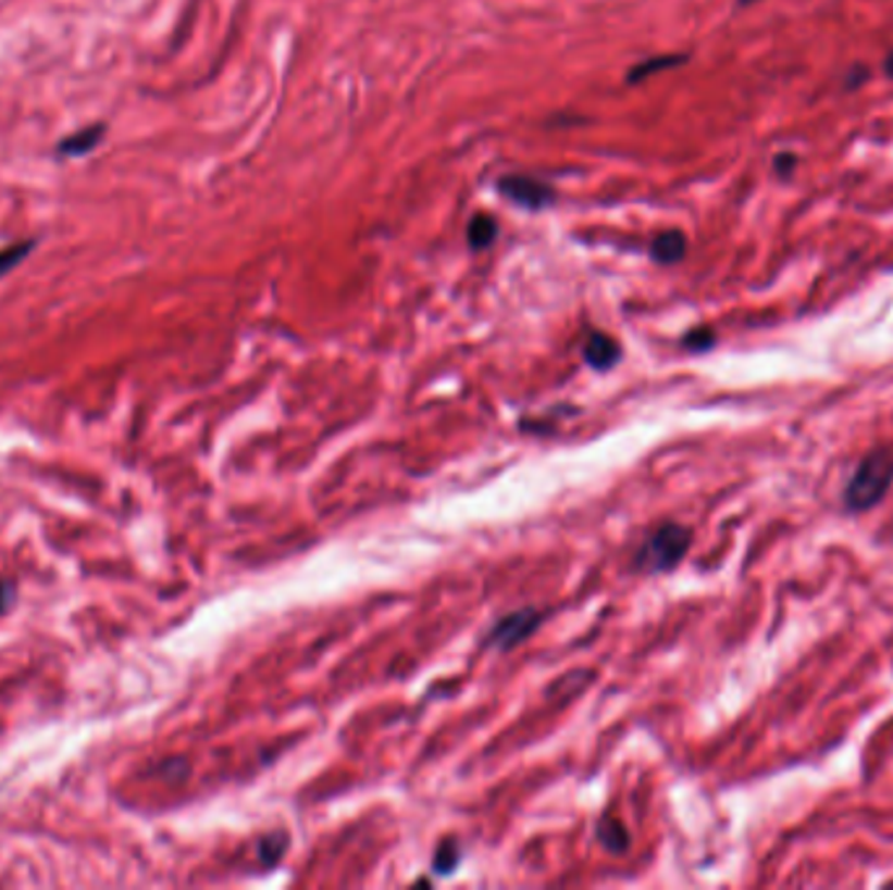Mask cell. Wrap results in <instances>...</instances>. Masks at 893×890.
I'll return each instance as SVG.
<instances>
[{
    "mask_svg": "<svg viewBox=\"0 0 893 890\" xmlns=\"http://www.w3.org/2000/svg\"><path fill=\"white\" fill-rule=\"evenodd\" d=\"M893 484V454L889 450L870 452L844 486V506L849 512H865L876 506Z\"/></svg>",
    "mask_w": 893,
    "mask_h": 890,
    "instance_id": "cell-1",
    "label": "cell"
},
{
    "mask_svg": "<svg viewBox=\"0 0 893 890\" xmlns=\"http://www.w3.org/2000/svg\"><path fill=\"white\" fill-rule=\"evenodd\" d=\"M690 543H693V530L680 523H661L648 532V538L637 549L635 569L648 572V575L671 572L687 554Z\"/></svg>",
    "mask_w": 893,
    "mask_h": 890,
    "instance_id": "cell-2",
    "label": "cell"
},
{
    "mask_svg": "<svg viewBox=\"0 0 893 890\" xmlns=\"http://www.w3.org/2000/svg\"><path fill=\"white\" fill-rule=\"evenodd\" d=\"M541 622H544V614L536 612V609H520V612L501 616L492 632H488L486 645L499 648V651H512V648H518L520 642L536 632Z\"/></svg>",
    "mask_w": 893,
    "mask_h": 890,
    "instance_id": "cell-3",
    "label": "cell"
},
{
    "mask_svg": "<svg viewBox=\"0 0 893 890\" xmlns=\"http://www.w3.org/2000/svg\"><path fill=\"white\" fill-rule=\"evenodd\" d=\"M499 191L518 206L531 212L546 210L554 201L551 186H546L538 178H531V175H505V178H499Z\"/></svg>",
    "mask_w": 893,
    "mask_h": 890,
    "instance_id": "cell-4",
    "label": "cell"
},
{
    "mask_svg": "<svg viewBox=\"0 0 893 890\" xmlns=\"http://www.w3.org/2000/svg\"><path fill=\"white\" fill-rule=\"evenodd\" d=\"M583 359L591 368H596V372H609V368L617 366L619 359H622V348H619L615 337L604 333H591L583 346Z\"/></svg>",
    "mask_w": 893,
    "mask_h": 890,
    "instance_id": "cell-5",
    "label": "cell"
},
{
    "mask_svg": "<svg viewBox=\"0 0 893 890\" xmlns=\"http://www.w3.org/2000/svg\"><path fill=\"white\" fill-rule=\"evenodd\" d=\"M684 251H687V238L680 230H667L661 236H656L654 243H650V256L658 264H677L684 259Z\"/></svg>",
    "mask_w": 893,
    "mask_h": 890,
    "instance_id": "cell-6",
    "label": "cell"
},
{
    "mask_svg": "<svg viewBox=\"0 0 893 890\" xmlns=\"http://www.w3.org/2000/svg\"><path fill=\"white\" fill-rule=\"evenodd\" d=\"M497 233H499L497 220L488 217V214H475V217L471 220V225H468V240H471V249L473 251L488 249V246L497 240Z\"/></svg>",
    "mask_w": 893,
    "mask_h": 890,
    "instance_id": "cell-7",
    "label": "cell"
},
{
    "mask_svg": "<svg viewBox=\"0 0 893 890\" xmlns=\"http://www.w3.org/2000/svg\"><path fill=\"white\" fill-rule=\"evenodd\" d=\"M288 847H290V836L285 833V830H272V833L262 836V841H259V860H262L266 869L275 867V864L285 856Z\"/></svg>",
    "mask_w": 893,
    "mask_h": 890,
    "instance_id": "cell-8",
    "label": "cell"
},
{
    "mask_svg": "<svg viewBox=\"0 0 893 890\" xmlns=\"http://www.w3.org/2000/svg\"><path fill=\"white\" fill-rule=\"evenodd\" d=\"M460 860H462L460 841H458V838L449 836V838H445V841L439 843V849H436L432 867H434L436 875H452L455 869H458Z\"/></svg>",
    "mask_w": 893,
    "mask_h": 890,
    "instance_id": "cell-9",
    "label": "cell"
},
{
    "mask_svg": "<svg viewBox=\"0 0 893 890\" xmlns=\"http://www.w3.org/2000/svg\"><path fill=\"white\" fill-rule=\"evenodd\" d=\"M598 841L604 843L609 851H624L630 843V833L624 830V825L615 820V817H604L598 823Z\"/></svg>",
    "mask_w": 893,
    "mask_h": 890,
    "instance_id": "cell-10",
    "label": "cell"
},
{
    "mask_svg": "<svg viewBox=\"0 0 893 890\" xmlns=\"http://www.w3.org/2000/svg\"><path fill=\"white\" fill-rule=\"evenodd\" d=\"M687 61V55H661V58H650V61L645 63H637L635 68L628 74V82H643L648 79L650 74H656V71H663V68H674L680 66V63Z\"/></svg>",
    "mask_w": 893,
    "mask_h": 890,
    "instance_id": "cell-11",
    "label": "cell"
},
{
    "mask_svg": "<svg viewBox=\"0 0 893 890\" xmlns=\"http://www.w3.org/2000/svg\"><path fill=\"white\" fill-rule=\"evenodd\" d=\"M682 346L687 350H693V353H706V350H710L716 346V333H714V329H708V327H697V329H693V333L684 335Z\"/></svg>",
    "mask_w": 893,
    "mask_h": 890,
    "instance_id": "cell-12",
    "label": "cell"
},
{
    "mask_svg": "<svg viewBox=\"0 0 893 890\" xmlns=\"http://www.w3.org/2000/svg\"><path fill=\"white\" fill-rule=\"evenodd\" d=\"M97 139H100V126H95L92 131L79 134V136H74V139L63 141L61 152H63V154H82V152H89V149L95 147Z\"/></svg>",
    "mask_w": 893,
    "mask_h": 890,
    "instance_id": "cell-13",
    "label": "cell"
},
{
    "mask_svg": "<svg viewBox=\"0 0 893 890\" xmlns=\"http://www.w3.org/2000/svg\"><path fill=\"white\" fill-rule=\"evenodd\" d=\"M797 162H799V158L794 152H779L773 158V173L779 175L781 180H786V178H792L794 175V167H797Z\"/></svg>",
    "mask_w": 893,
    "mask_h": 890,
    "instance_id": "cell-14",
    "label": "cell"
},
{
    "mask_svg": "<svg viewBox=\"0 0 893 890\" xmlns=\"http://www.w3.org/2000/svg\"><path fill=\"white\" fill-rule=\"evenodd\" d=\"M29 246H14V249L9 251H0V275H5V272L11 269V266H16L22 262L24 256H27Z\"/></svg>",
    "mask_w": 893,
    "mask_h": 890,
    "instance_id": "cell-15",
    "label": "cell"
},
{
    "mask_svg": "<svg viewBox=\"0 0 893 890\" xmlns=\"http://www.w3.org/2000/svg\"><path fill=\"white\" fill-rule=\"evenodd\" d=\"M870 79V68L867 66H863V63H857V66H852L849 68V74H846V79H844V89H859L863 87V84Z\"/></svg>",
    "mask_w": 893,
    "mask_h": 890,
    "instance_id": "cell-16",
    "label": "cell"
},
{
    "mask_svg": "<svg viewBox=\"0 0 893 890\" xmlns=\"http://www.w3.org/2000/svg\"><path fill=\"white\" fill-rule=\"evenodd\" d=\"M14 603V585L0 580V614Z\"/></svg>",
    "mask_w": 893,
    "mask_h": 890,
    "instance_id": "cell-17",
    "label": "cell"
},
{
    "mask_svg": "<svg viewBox=\"0 0 893 890\" xmlns=\"http://www.w3.org/2000/svg\"><path fill=\"white\" fill-rule=\"evenodd\" d=\"M883 71H885V76H889V79H893V50H889V55H885Z\"/></svg>",
    "mask_w": 893,
    "mask_h": 890,
    "instance_id": "cell-18",
    "label": "cell"
},
{
    "mask_svg": "<svg viewBox=\"0 0 893 890\" xmlns=\"http://www.w3.org/2000/svg\"><path fill=\"white\" fill-rule=\"evenodd\" d=\"M749 3H755V0H740V5H749Z\"/></svg>",
    "mask_w": 893,
    "mask_h": 890,
    "instance_id": "cell-19",
    "label": "cell"
}]
</instances>
